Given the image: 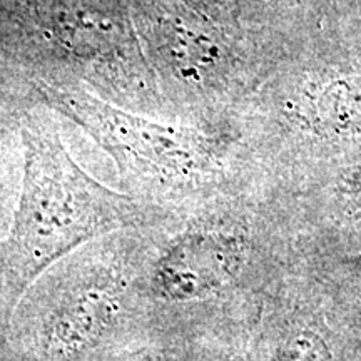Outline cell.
Returning a JSON list of instances; mask_svg holds the SVG:
<instances>
[{"label": "cell", "instance_id": "obj_1", "mask_svg": "<svg viewBox=\"0 0 361 361\" xmlns=\"http://www.w3.org/2000/svg\"><path fill=\"white\" fill-rule=\"evenodd\" d=\"M22 141L20 200L11 231L0 241V335L45 269L90 239L137 219L134 202L85 173L52 128L29 121Z\"/></svg>", "mask_w": 361, "mask_h": 361}, {"label": "cell", "instance_id": "obj_2", "mask_svg": "<svg viewBox=\"0 0 361 361\" xmlns=\"http://www.w3.org/2000/svg\"><path fill=\"white\" fill-rule=\"evenodd\" d=\"M44 101L80 126L124 173L179 178L200 168L201 152L188 135L116 109L85 90L39 85Z\"/></svg>", "mask_w": 361, "mask_h": 361}, {"label": "cell", "instance_id": "obj_3", "mask_svg": "<svg viewBox=\"0 0 361 361\" xmlns=\"http://www.w3.org/2000/svg\"><path fill=\"white\" fill-rule=\"evenodd\" d=\"M279 361H328V353L322 340L305 333L283 350Z\"/></svg>", "mask_w": 361, "mask_h": 361}]
</instances>
